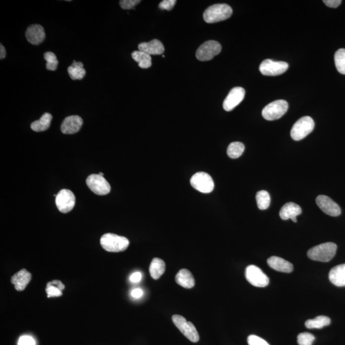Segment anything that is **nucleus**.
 <instances>
[{"instance_id":"2f4dec72","label":"nucleus","mask_w":345,"mask_h":345,"mask_svg":"<svg viewBox=\"0 0 345 345\" xmlns=\"http://www.w3.org/2000/svg\"><path fill=\"white\" fill-rule=\"evenodd\" d=\"M44 58L47 62L46 69L48 71H55L57 69L58 61L55 53L46 52L44 53Z\"/></svg>"},{"instance_id":"c9c22d12","label":"nucleus","mask_w":345,"mask_h":345,"mask_svg":"<svg viewBox=\"0 0 345 345\" xmlns=\"http://www.w3.org/2000/svg\"><path fill=\"white\" fill-rule=\"evenodd\" d=\"M176 0H164L159 4V7L161 10H171L174 7Z\"/></svg>"},{"instance_id":"c85d7f7f","label":"nucleus","mask_w":345,"mask_h":345,"mask_svg":"<svg viewBox=\"0 0 345 345\" xmlns=\"http://www.w3.org/2000/svg\"><path fill=\"white\" fill-rule=\"evenodd\" d=\"M245 150V146L241 142H233L230 143L227 149V154L231 159H236L242 155Z\"/></svg>"},{"instance_id":"ddd939ff","label":"nucleus","mask_w":345,"mask_h":345,"mask_svg":"<svg viewBox=\"0 0 345 345\" xmlns=\"http://www.w3.org/2000/svg\"><path fill=\"white\" fill-rule=\"evenodd\" d=\"M316 202L319 208L329 216L337 217L342 213L339 205L328 196L320 195L316 199Z\"/></svg>"},{"instance_id":"7c9ffc66","label":"nucleus","mask_w":345,"mask_h":345,"mask_svg":"<svg viewBox=\"0 0 345 345\" xmlns=\"http://www.w3.org/2000/svg\"><path fill=\"white\" fill-rule=\"evenodd\" d=\"M335 62L338 71L345 74V49H340L336 52Z\"/></svg>"},{"instance_id":"e433bc0d","label":"nucleus","mask_w":345,"mask_h":345,"mask_svg":"<svg viewBox=\"0 0 345 345\" xmlns=\"http://www.w3.org/2000/svg\"><path fill=\"white\" fill-rule=\"evenodd\" d=\"M18 345H35V340L30 336H22L18 341Z\"/></svg>"},{"instance_id":"f3484780","label":"nucleus","mask_w":345,"mask_h":345,"mask_svg":"<svg viewBox=\"0 0 345 345\" xmlns=\"http://www.w3.org/2000/svg\"><path fill=\"white\" fill-rule=\"evenodd\" d=\"M302 213V209L299 205L294 202L287 203L282 207L279 212V216L283 220H292L297 223V216Z\"/></svg>"},{"instance_id":"dca6fc26","label":"nucleus","mask_w":345,"mask_h":345,"mask_svg":"<svg viewBox=\"0 0 345 345\" xmlns=\"http://www.w3.org/2000/svg\"><path fill=\"white\" fill-rule=\"evenodd\" d=\"M27 40L33 45H39L46 38L44 29L40 24H32L27 28L25 33Z\"/></svg>"},{"instance_id":"39448f33","label":"nucleus","mask_w":345,"mask_h":345,"mask_svg":"<svg viewBox=\"0 0 345 345\" xmlns=\"http://www.w3.org/2000/svg\"><path fill=\"white\" fill-rule=\"evenodd\" d=\"M288 104L285 100H277L263 108L262 116L268 121L279 119L287 112Z\"/></svg>"},{"instance_id":"72a5a7b5","label":"nucleus","mask_w":345,"mask_h":345,"mask_svg":"<svg viewBox=\"0 0 345 345\" xmlns=\"http://www.w3.org/2000/svg\"><path fill=\"white\" fill-rule=\"evenodd\" d=\"M140 2V0H121L119 1V5L123 10H130L134 8Z\"/></svg>"},{"instance_id":"473e14b6","label":"nucleus","mask_w":345,"mask_h":345,"mask_svg":"<svg viewBox=\"0 0 345 345\" xmlns=\"http://www.w3.org/2000/svg\"><path fill=\"white\" fill-rule=\"evenodd\" d=\"M315 340L314 336L309 333L299 334L297 337V342L299 345H312Z\"/></svg>"},{"instance_id":"aec40b11","label":"nucleus","mask_w":345,"mask_h":345,"mask_svg":"<svg viewBox=\"0 0 345 345\" xmlns=\"http://www.w3.org/2000/svg\"><path fill=\"white\" fill-rule=\"evenodd\" d=\"M267 263L270 268L278 272L290 273L294 270L292 263L280 257H270L267 260Z\"/></svg>"},{"instance_id":"cd10ccee","label":"nucleus","mask_w":345,"mask_h":345,"mask_svg":"<svg viewBox=\"0 0 345 345\" xmlns=\"http://www.w3.org/2000/svg\"><path fill=\"white\" fill-rule=\"evenodd\" d=\"M331 324V319L326 316H319L314 319L307 320L305 326L308 329H322Z\"/></svg>"},{"instance_id":"a19ab883","label":"nucleus","mask_w":345,"mask_h":345,"mask_svg":"<svg viewBox=\"0 0 345 345\" xmlns=\"http://www.w3.org/2000/svg\"><path fill=\"white\" fill-rule=\"evenodd\" d=\"M6 56V50L4 47L1 44L0 45V59H4Z\"/></svg>"},{"instance_id":"f03ea898","label":"nucleus","mask_w":345,"mask_h":345,"mask_svg":"<svg viewBox=\"0 0 345 345\" xmlns=\"http://www.w3.org/2000/svg\"><path fill=\"white\" fill-rule=\"evenodd\" d=\"M337 251L336 243L326 242L311 248L308 252V256L312 260L328 262L332 260Z\"/></svg>"},{"instance_id":"393cba45","label":"nucleus","mask_w":345,"mask_h":345,"mask_svg":"<svg viewBox=\"0 0 345 345\" xmlns=\"http://www.w3.org/2000/svg\"><path fill=\"white\" fill-rule=\"evenodd\" d=\"M132 57L134 61L138 63L139 67L141 69H148L152 66V58L143 51H136L132 53Z\"/></svg>"},{"instance_id":"79ce46f5","label":"nucleus","mask_w":345,"mask_h":345,"mask_svg":"<svg viewBox=\"0 0 345 345\" xmlns=\"http://www.w3.org/2000/svg\"><path fill=\"white\" fill-rule=\"evenodd\" d=\"M99 175H101V176H103V175H104L103 173H101V172H99Z\"/></svg>"},{"instance_id":"0eeeda50","label":"nucleus","mask_w":345,"mask_h":345,"mask_svg":"<svg viewBox=\"0 0 345 345\" xmlns=\"http://www.w3.org/2000/svg\"><path fill=\"white\" fill-rule=\"evenodd\" d=\"M222 47L220 43L215 40H209L201 45L197 49L196 56L197 59L202 62L213 59L222 51Z\"/></svg>"},{"instance_id":"6e6552de","label":"nucleus","mask_w":345,"mask_h":345,"mask_svg":"<svg viewBox=\"0 0 345 345\" xmlns=\"http://www.w3.org/2000/svg\"><path fill=\"white\" fill-rule=\"evenodd\" d=\"M190 182L192 187L201 193H210L214 189V180L207 173H196L191 177Z\"/></svg>"},{"instance_id":"9d476101","label":"nucleus","mask_w":345,"mask_h":345,"mask_svg":"<svg viewBox=\"0 0 345 345\" xmlns=\"http://www.w3.org/2000/svg\"><path fill=\"white\" fill-rule=\"evenodd\" d=\"M55 202L56 207L61 213H68L75 206V196L69 189H62L56 195Z\"/></svg>"},{"instance_id":"7ed1b4c3","label":"nucleus","mask_w":345,"mask_h":345,"mask_svg":"<svg viewBox=\"0 0 345 345\" xmlns=\"http://www.w3.org/2000/svg\"><path fill=\"white\" fill-rule=\"evenodd\" d=\"M100 242L104 249L112 252L125 251L129 245V241L127 238L114 233L104 234Z\"/></svg>"},{"instance_id":"4468645a","label":"nucleus","mask_w":345,"mask_h":345,"mask_svg":"<svg viewBox=\"0 0 345 345\" xmlns=\"http://www.w3.org/2000/svg\"><path fill=\"white\" fill-rule=\"evenodd\" d=\"M245 90L242 87H235L231 90L223 103V108L225 111L231 112L237 107L244 99Z\"/></svg>"},{"instance_id":"ea45409f","label":"nucleus","mask_w":345,"mask_h":345,"mask_svg":"<svg viewBox=\"0 0 345 345\" xmlns=\"http://www.w3.org/2000/svg\"><path fill=\"white\" fill-rule=\"evenodd\" d=\"M143 294V290L140 289V288H135V289L133 290L131 292L132 297H134L135 299L140 298Z\"/></svg>"},{"instance_id":"4c0bfd02","label":"nucleus","mask_w":345,"mask_h":345,"mask_svg":"<svg viewBox=\"0 0 345 345\" xmlns=\"http://www.w3.org/2000/svg\"><path fill=\"white\" fill-rule=\"evenodd\" d=\"M323 2L331 8H337L342 3L341 0H324Z\"/></svg>"},{"instance_id":"bb28decb","label":"nucleus","mask_w":345,"mask_h":345,"mask_svg":"<svg viewBox=\"0 0 345 345\" xmlns=\"http://www.w3.org/2000/svg\"><path fill=\"white\" fill-rule=\"evenodd\" d=\"M65 289V285L60 281L55 280L49 282L47 284L46 292L47 297H60L62 295V291Z\"/></svg>"},{"instance_id":"f704fd0d","label":"nucleus","mask_w":345,"mask_h":345,"mask_svg":"<svg viewBox=\"0 0 345 345\" xmlns=\"http://www.w3.org/2000/svg\"><path fill=\"white\" fill-rule=\"evenodd\" d=\"M247 343L249 345H270L262 338L255 335L249 336L247 338Z\"/></svg>"},{"instance_id":"c756f323","label":"nucleus","mask_w":345,"mask_h":345,"mask_svg":"<svg viewBox=\"0 0 345 345\" xmlns=\"http://www.w3.org/2000/svg\"><path fill=\"white\" fill-rule=\"evenodd\" d=\"M256 199L259 209H267L270 206V196L267 191H258L256 194Z\"/></svg>"},{"instance_id":"f257e3e1","label":"nucleus","mask_w":345,"mask_h":345,"mask_svg":"<svg viewBox=\"0 0 345 345\" xmlns=\"http://www.w3.org/2000/svg\"><path fill=\"white\" fill-rule=\"evenodd\" d=\"M233 10L229 4H216L209 6L204 13V21L207 23L225 21L231 16Z\"/></svg>"},{"instance_id":"9b49d317","label":"nucleus","mask_w":345,"mask_h":345,"mask_svg":"<svg viewBox=\"0 0 345 345\" xmlns=\"http://www.w3.org/2000/svg\"><path fill=\"white\" fill-rule=\"evenodd\" d=\"M289 65L286 62L267 59L260 64V71L264 76H276L285 73Z\"/></svg>"},{"instance_id":"6ab92c4d","label":"nucleus","mask_w":345,"mask_h":345,"mask_svg":"<svg viewBox=\"0 0 345 345\" xmlns=\"http://www.w3.org/2000/svg\"><path fill=\"white\" fill-rule=\"evenodd\" d=\"M31 279V273L24 268L13 275L11 278V283L14 285L15 289L17 291H23Z\"/></svg>"},{"instance_id":"423d86ee","label":"nucleus","mask_w":345,"mask_h":345,"mask_svg":"<svg viewBox=\"0 0 345 345\" xmlns=\"http://www.w3.org/2000/svg\"><path fill=\"white\" fill-rule=\"evenodd\" d=\"M172 320L175 326L189 340L193 343L199 341V335L193 323L187 321L182 316L178 315H173Z\"/></svg>"},{"instance_id":"58836bf2","label":"nucleus","mask_w":345,"mask_h":345,"mask_svg":"<svg viewBox=\"0 0 345 345\" xmlns=\"http://www.w3.org/2000/svg\"><path fill=\"white\" fill-rule=\"evenodd\" d=\"M142 278V274L141 272H136L133 273V274L130 277V281L132 283H138V282L141 281Z\"/></svg>"},{"instance_id":"20e7f679","label":"nucleus","mask_w":345,"mask_h":345,"mask_svg":"<svg viewBox=\"0 0 345 345\" xmlns=\"http://www.w3.org/2000/svg\"><path fill=\"white\" fill-rule=\"evenodd\" d=\"M315 127V122L311 117H302L293 125L291 129V137L295 141H300L310 134Z\"/></svg>"},{"instance_id":"2eb2a0df","label":"nucleus","mask_w":345,"mask_h":345,"mask_svg":"<svg viewBox=\"0 0 345 345\" xmlns=\"http://www.w3.org/2000/svg\"><path fill=\"white\" fill-rule=\"evenodd\" d=\"M83 123V119L78 115L66 117L61 125V130L65 134H73L80 131Z\"/></svg>"},{"instance_id":"a211bd4d","label":"nucleus","mask_w":345,"mask_h":345,"mask_svg":"<svg viewBox=\"0 0 345 345\" xmlns=\"http://www.w3.org/2000/svg\"><path fill=\"white\" fill-rule=\"evenodd\" d=\"M139 51L149 55H160L163 54L164 47L162 43L157 39H153L148 42H142L138 45Z\"/></svg>"},{"instance_id":"412c9836","label":"nucleus","mask_w":345,"mask_h":345,"mask_svg":"<svg viewBox=\"0 0 345 345\" xmlns=\"http://www.w3.org/2000/svg\"><path fill=\"white\" fill-rule=\"evenodd\" d=\"M329 278L336 286H345V263L333 268L329 272Z\"/></svg>"},{"instance_id":"a878e982","label":"nucleus","mask_w":345,"mask_h":345,"mask_svg":"<svg viewBox=\"0 0 345 345\" xmlns=\"http://www.w3.org/2000/svg\"><path fill=\"white\" fill-rule=\"evenodd\" d=\"M69 76L73 80H81L85 78L86 71L82 62L74 61L73 64L68 68Z\"/></svg>"},{"instance_id":"5701e85b","label":"nucleus","mask_w":345,"mask_h":345,"mask_svg":"<svg viewBox=\"0 0 345 345\" xmlns=\"http://www.w3.org/2000/svg\"><path fill=\"white\" fill-rule=\"evenodd\" d=\"M52 119V115L49 113H46L38 120L33 121L31 124V128L35 132L45 131L50 127Z\"/></svg>"},{"instance_id":"4be33fe9","label":"nucleus","mask_w":345,"mask_h":345,"mask_svg":"<svg viewBox=\"0 0 345 345\" xmlns=\"http://www.w3.org/2000/svg\"><path fill=\"white\" fill-rule=\"evenodd\" d=\"M176 283L185 288H192L195 285V278L188 269H181L175 277Z\"/></svg>"},{"instance_id":"1a4fd4ad","label":"nucleus","mask_w":345,"mask_h":345,"mask_svg":"<svg viewBox=\"0 0 345 345\" xmlns=\"http://www.w3.org/2000/svg\"><path fill=\"white\" fill-rule=\"evenodd\" d=\"M245 278L250 284L256 287H265L269 283V279L260 268L249 265L245 269Z\"/></svg>"},{"instance_id":"b1692460","label":"nucleus","mask_w":345,"mask_h":345,"mask_svg":"<svg viewBox=\"0 0 345 345\" xmlns=\"http://www.w3.org/2000/svg\"><path fill=\"white\" fill-rule=\"evenodd\" d=\"M166 270V264L161 259L153 258L150 263L149 272L153 279H158L164 274Z\"/></svg>"},{"instance_id":"f8f14e48","label":"nucleus","mask_w":345,"mask_h":345,"mask_svg":"<svg viewBox=\"0 0 345 345\" xmlns=\"http://www.w3.org/2000/svg\"><path fill=\"white\" fill-rule=\"evenodd\" d=\"M87 184L93 193L98 195H106L111 191V186L103 176L96 174L90 175L87 179Z\"/></svg>"}]
</instances>
